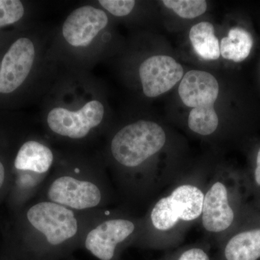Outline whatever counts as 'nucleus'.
<instances>
[{
    "label": "nucleus",
    "mask_w": 260,
    "mask_h": 260,
    "mask_svg": "<svg viewBox=\"0 0 260 260\" xmlns=\"http://www.w3.org/2000/svg\"><path fill=\"white\" fill-rule=\"evenodd\" d=\"M218 80L210 73L190 70L179 84V95L186 107L192 108L188 118L189 129L207 136L218 128L219 119L214 109L219 94Z\"/></svg>",
    "instance_id": "nucleus-1"
},
{
    "label": "nucleus",
    "mask_w": 260,
    "mask_h": 260,
    "mask_svg": "<svg viewBox=\"0 0 260 260\" xmlns=\"http://www.w3.org/2000/svg\"><path fill=\"white\" fill-rule=\"evenodd\" d=\"M164 129L151 121L140 120L119 130L113 138V157L126 167H137L158 153L165 145Z\"/></svg>",
    "instance_id": "nucleus-2"
},
{
    "label": "nucleus",
    "mask_w": 260,
    "mask_h": 260,
    "mask_svg": "<svg viewBox=\"0 0 260 260\" xmlns=\"http://www.w3.org/2000/svg\"><path fill=\"white\" fill-rule=\"evenodd\" d=\"M204 197L203 191L194 185L178 186L154 206L150 215L153 226L164 232L175 226L179 220L191 221L199 218L203 212Z\"/></svg>",
    "instance_id": "nucleus-3"
},
{
    "label": "nucleus",
    "mask_w": 260,
    "mask_h": 260,
    "mask_svg": "<svg viewBox=\"0 0 260 260\" xmlns=\"http://www.w3.org/2000/svg\"><path fill=\"white\" fill-rule=\"evenodd\" d=\"M27 218L32 227L44 234L51 245H60L78 232V220L74 213L53 202L34 205L28 210Z\"/></svg>",
    "instance_id": "nucleus-4"
},
{
    "label": "nucleus",
    "mask_w": 260,
    "mask_h": 260,
    "mask_svg": "<svg viewBox=\"0 0 260 260\" xmlns=\"http://www.w3.org/2000/svg\"><path fill=\"white\" fill-rule=\"evenodd\" d=\"M104 112V105L98 100L90 101L77 111L56 107L48 114L47 124L56 134L81 139L102 123Z\"/></svg>",
    "instance_id": "nucleus-5"
},
{
    "label": "nucleus",
    "mask_w": 260,
    "mask_h": 260,
    "mask_svg": "<svg viewBox=\"0 0 260 260\" xmlns=\"http://www.w3.org/2000/svg\"><path fill=\"white\" fill-rule=\"evenodd\" d=\"M139 75L143 93L155 98L172 90L184 77V69L172 56L155 55L142 62Z\"/></svg>",
    "instance_id": "nucleus-6"
},
{
    "label": "nucleus",
    "mask_w": 260,
    "mask_h": 260,
    "mask_svg": "<svg viewBox=\"0 0 260 260\" xmlns=\"http://www.w3.org/2000/svg\"><path fill=\"white\" fill-rule=\"evenodd\" d=\"M34 43L20 38L7 51L0 64V93H13L28 78L35 60Z\"/></svg>",
    "instance_id": "nucleus-7"
},
{
    "label": "nucleus",
    "mask_w": 260,
    "mask_h": 260,
    "mask_svg": "<svg viewBox=\"0 0 260 260\" xmlns=\"http://www.w3.org/2000/svg\"><path fill=\"white\" fill-rule=\"evenodd\" d=\"M108 23L109 18L104 10L90 5L80 7L64 20L63 37L72 47H88Z\"/></svg>",
    "instance_id": "nucleus-8"
},
{
    "label": "nucleus",
    "mask_w": 260,
    "mask_h": 260,
    "mask_svg": "<svg viewBox=\"0 0 260 260\" xmlns=\"http://www.w3.org/2000/svg\"><path fill=\"white\" fill-rule=\"evenodd\" d=\"M48 198L65 208L85 210L95 208L102 201V192L93 183L72 177L57 178L49 186Z\"/></svg>",
    "instance_id": "nucleus-9"
},
{
    "label": "nucleus",
    "mask_w": 260,
    "mask_h": 260,
    "mask_svg": "<svg viewBox=\"0 0 260 260\" xmlns=\"http://www.w3.org/2000/svg\"><path fill=\"white\" fill-rule=\"evenodd\" d=\"M135 225L125 219H112L90 231L85 239V248L100 260H111L116 246L133 234Z\"/></svg>",
    "instance_id": "nucleus-10"
},
{
    "label": "nucleus",
    "mask_w": 260,
    "mask_h": 260,
    "mask_svg": "<svg viewBox=\"0 0 260 260\" xmlns=\"http://www.w3.org/2000/svg\"><path fill=\"white\" fill-rule=\"evenodd\" d=\"M202 215L203 227L208 232H222L232 225L234 210L229 205L226 186L223 183L217 181L207 191Z\"/></svg>",
    "instance_id": "nucleus-11"
},
{
    "label": "nucleus",
    "mask_w": 260,
    "mask_h": 260,
    "mask_svg": "<svg viewBox=\"0 0 260 260\" xmlns=\"http://www.w3.org/2000/svg\"><path fill=\"white\" fill-rule=\"evenodd\" d=\"M54 155L50 148L37 141H28L17 154L15 167L18 170L44 174L50 169Z\"/></svg>",
    "instance_id": "nucleus-12"
},
{
    "label": "nucleus",
    "mask_w": 260,
    "mask_h": 260,
    "mask_svg": "<svg viewBox=\"0 0 260 260\" xmlns=\"http://www.w3.org/2000/svg\"><path fill=\"white\" fill-rule=\"evenodd\" d=\"M189 37L195 52L202 59L216 60L220 57V43L210 22L195 24L189 30Z\"/></svg>",
    "instance_id": "nucleus-13"
},
{
    "label": "nucleus",
    "mask_w": 260,
    "mask_h": 260,
    "mask_svg": "<svg viewBox=\"0 0 260 260\" xmlns=\"http://www.w3.org/2000/svg\"><path fill=\"white\" fill-rule=\"evenodd\" d=\"M227 260H257L260 258V229L234 236L225 248Z\"/></svg>",
    "instance_id": "nucleus-14"
},
{
    "label": "nucleus",
    "mask_w": 260,
    "mask_h": 260,
    "mask_svg": "<svg viewBox=\"0 0 260 260\" xmlns=\"http://www.w3.org/2000/svg\"><path fill=\"white\" fill-rule=\"evenodd\" d=\"M252 46L251 34L241 27H234L220 41V55L228 60L241 62L249 56Z\"/></svg>",
    "instance_id": "nucleus-15"
},
{
    "label": "nucleus",
    "mask_w": 260,
    "mask_h": 260,
    "mask_svg": "<svg viewBox=\"0 0 260 260\" xmlns=\"http://www.w3.org/2000/svg\"><path fill=\"white\" fill-rule=\"evenodd\" d=\"M162 4L182 18L193 19L204 14L208 8L205 0H164Z\"/></svg>",
    "instance_id": "nucleus-16"
},
{
    "label": "nucleus",
    "mask_w": 260,
    "mask_h": 260,
    "mask_svg": "<svg viewBox=\"0 0 260 260\" xmlns=\"http://www.w3.org/2000/svg\"><path fill=\"white\" fill-rule=\"evenodd\" d=\"M24 7L19 0H0V28L11 25L23 18Z\"/></svg>",
    "instance_id": "nucleus-17"
},
{
    "label": "nucleus",
    "mask_w": 260,
    "mask_h": 260,
    "mask_svg": "<svg viewBox=\"0 0 260 260\" xmlns=\"http://www.w3.org/2000/svg\"><path fill=\"white\" fill-rule=\"evenodd\" d=\"M99 3L104 9L116 17L129 15L135 5L133 0H100Z\"/></svg>",
    "instance_id": "nucleus-18"
},
{
    "label": "nucleus",
    "mask_w": 260,
    "mask_h": 260,
    "mask_svg": "<svg viewBox=\"0 0 260 260\" xmlns=\"http://www.w3.org/2000/svg\"><path fill=\"white\" fill-rule=\"evenodd\" d=\"M178 260H210L209 256L203 249L192 248L183 253Z\"/></svg>",
    "instance_id": "nucleus-19"
},
{
    "label": "nucleus",
    "mask_w": 260,
    "mask_h": 260,
    "mask_svg": "<svg viewBox=\"0 0 260 260\" xmlns=\"http://www.w3.org/2000/svg\"><path fill=\"white\" fill-rule=\"evenodd\" d=\"M254 179L256 184L260 186V148L256 155V167L254 171Z\"/></svg>",
    "instance_id": "nucleus-20"
},
{
    "label": "nucleus",
    "mask_w": 260,
    "mask_h": 260,
    "mask_svg": "<svg viewBox=\"0 0 260 260\" xmlns=\"http://www.w3.org/2000/svg\"><path fill=\"white\" fill-rule=\"evenodd\" d=\"M5 177V172L4 166H3V164L0 161V189H1L3 184H4Z\"/></svg>",
    "instance_id": "nucleus-21"
},
{
    "label": "nucleus",
    "mask_w": 260,
    "mask_h": 260,
    "mask_svg": "<svg viewBox=\"0 0 260 260\" xmlns=\"http://www.w3.org/2000/svg\"></svg>",
    "instance_id": "nucleus-22"
}]
</instances>
